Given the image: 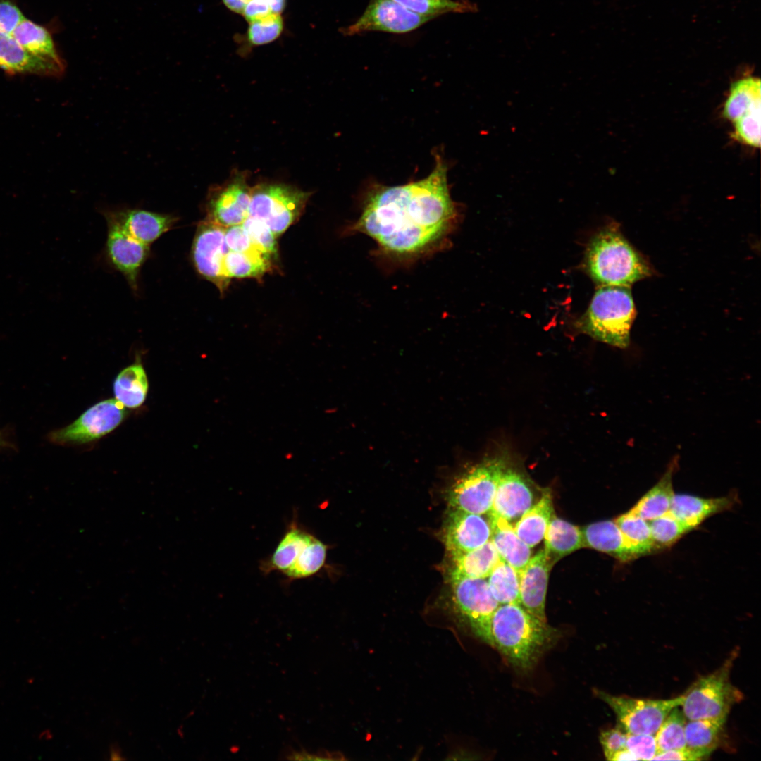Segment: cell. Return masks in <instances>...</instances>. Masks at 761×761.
<instances>
[{"instance_id":"7c38bea8","label":"cell","mask_w":761,"mask_h":761,"mask_svg":"<svg viewBox=\"0 0 761 761\" xmlns=\"http://www.w3.org/2000/svg\"><path fill=\"white\" fill-rule=\"evenodd\" d=\"M431 20L392 0H370L362 15L354 23L344 28L342 32L347 35L371 31L403 34L419 28Z\"/></svg>"},{"instance_id":"4dcf8cb0","label":"cell","mask_w":761,"mask_h":761,"mask_svg":"<svg viewBox=\"0 0 761 761\" xmlns=\"http://www.w3.org/2000/svg\"><path fill=\"white\" fill-rule=\"evenodd\" d=\"M272 257L259 249L243 252L228 250L223 263L224 275L228 280L262 276L270 269Z\"/></svg>"},{"instance_id":"ffe728a7","label":"cell","mask_w":761,"mask_h":761,"mask_svg":"<svg viewBox=\"0 0 761 761\" xmlns=\"http://www.w3.org/2000/svg\"><path fill=\"white\" fill-rule=\"evenodd\" d=\"M491 540L474 550L447 552L445 574L450 582L460 578L486 579L500 560Z\"/></svg>"},{"instance_id":"f6af8a7d","label":"cell","mask_w":761,"mask_h":761,"mask_svg":"<svg viewBox=\"0 0 761 761\" xmlns=\"http://www.w3.org/2000/svg\"><path fill=\"white\" fill-rule=\"evenodd\" d=\"M706 757L705 754L700 751L685 747L681 749L657 753L652 760H700Z\"/></svg>"},{"instance_id":"836d02e7","label":"cell","mask_w":761,"mask_h":761,"mask_svg":"<svg viewBox=\"0 0 761 761\" xmlns=\"http://www.w3.org/2000/svg\"><path fill=\"white\" fill-rule=\"evenodd\" d=\"M490 591L499 605L520 604L519 574L500 559L488 576Z\"/></svg>"},{"instance_id":"7dc6e473","label":"cell","mask_w":761,"mask_h":761,"mask_svg":"<svg viewBox=\"0 0 761 761\" xmlns=\"http://www.w3.org/2000/svg\"><path fill=\"white\" fill-rule=\"evenodd\" d=\"M607 760L613 761L637 760L636 757L626 748L613 753L607 758Z\"/></svg>"},{"instance_id":"f1b7e54d","label":"cell","mask_w":761,"mask_h":761,"mask_svg":"<svg viewBox=\"0 0 761 761\" xmlns=\"http://www.w3.org/2000/svg\"><path fill=\"white\" fill-rule=\"evenodd\" d=\"M546 555L552 563L584 547L582 531L552 515L544 536Z\"/></svg>"},{"instance_id":"8992f818","label":"cell","mask_w":761,"mask_h":761,"mask_svg":"<svg viewBox=\"0 0 761 761\" xmlns=\"http://www.w3.org/2000/svg\"><path fill=\"white\" fill-rule=\"evenodd\" d=\"M507 466L504 457L495 456L466 469L446 490L449 507L481 515L489 513L500 478Z\"/></svg>"},{"instance_id":"4fadbf2b","label":"cell","mask_w":761,"mask_h":761,"mask_svg":"<svg viewBox=\"0 0 761 761\" xmlns=\"http://www.w3.org/2000/svg\"><path fill=\"white\" fill-rule=\"evenodd\" d=\"M225 229L209 220L202 221L198 225L191 250L197 271L220 290L224 289L229 282L223 268V259L228 251Z\"/></svg>"},{"instance_id":"e575fe53","label":"cell","mask_w":761,"mask_h":761,"mask_svg":"<svg viewBox=\"0 0 761 761\" xmlns=\"http://www.w3.org/2000/svg\"><path fill=\"white\" fill-rule=\"evenodd\" d=\"M327 548L326 544L312 536L294 564L284 574L290 580L316 574L324 565Z\"/></svg>"},{"instance_id":"74e56055","label":"cell","mask_w":761,"mask_h":761,"mask_svg":"<svg viewBox=\"0 0 761 761\" xmlns=\"http://www.w3.org/2000/svg\"><path fill=\"white\" fill-rule=\"evenodd\" d=\"M649 524L652 537L658 552L672 547L684 535L694 530L687 524L676 519L669 512L649 521Z\"/></svg>"},{"instance_id":"277c9868","label":"cell","mask_w":761,"mask_h":761,"mask_svg":"<svg viewBox=\"0 0 761 761\" xmlns=\"http://www.w3.org/2000/svg\"><path fill=\"white\" fill-rule=\"evenodd\" d=\"M636 314L630 287L602 286L595 293L579 327L599 341L624 349L630 343Z\"/></svg>"},{"instance_id":"8fae6325","label":"cell","mask_w":761,"mask_h":761,"mask_svg":"<svg viewBox=\"0 0 761 761\" xmlns=\"http://www.w3.org/2000/svg\"><path fill=\"white\" fill-rule=\"evenodd\" d=\"M252 187L245 171H235L211 187L206 202V220L223 227L241 225L248 216Z\"/></svg>"},{"instance_id":"ba28073f","label":"cell","mask_w":761,"mask_h":761,"mask_svg":"<svg viewBox=\"0 0 761 761\" xmlns=\"http://www.w3.org/2000/svg\"><path fill=\"white\" fill-rule=\"evenodd\" d=\"M598 697L616 714L619 726L632 734H655L670 711L681 706L683 694L672 699L636 698L597 690Z\"/></svg>"},{"instance_id":"d590c367","label":"cell","mask_w":761,"mask_h":761,"mask_svg":"<svg viewBox=\"0 0 761 761\" xmlns=\"http://www.w3.org/2000/svg\"><path fill=\"white\" fill-rule=\"evenodd\" d=\"M405 8L431 19L447 13H474L477 5L469 0H392Z\"/></svg>"},{"instance_id":"44dd1931","label":"cell","mask_w":761,"mask_h":761,"mask_svg":"<svg viewBox=\"0 0 761 761\" xmlns=\"http://www.w3.org/2000/svg\"><path fill=\"white\" fill-rule=\"evenodd\" d=\"M0 68L11 74L59 76L62 66L25 50L11 35L0 34Z\"/></svg>"},{"instance_id":"7bdbcfd3","label":"cell","mask_w":761,"mask_h":761,"mask_svg":"<svg viewBox=\"0 0 761 761\" xmlns=\"http://www.w3.org/2000/svg\"><path fill=\"white\" fill-rule=\"evenodd\" d=\"M627 734L628 733L619 725L600 733L599 740L606 759L613 753L626 748Z\"/></svg>"},{"instance_id":"f5cc1de1","label":"cell","mask_w":761,"mask_h":761,"mask_svg":"<svg viewBox=\"0 0 761 761\" xmlns=\"http://www.w3.org/2000/svg\"><path fill=\"white\" fill-rule=\"evenodd\" d=\"M330 760H342L343 759L342 755L339 752H334L330 754Z\"/></svg>"},{"instance_id":"2e32d148","label":"cell","mask_w":761,"mask_h":761,"mask_svg":"<svg viewBox=\"0 0 761 761\" xmlns=\"http://www.w3.org/2000/svg\"><path fill=\"white\" fill-rule=\"evenodd\" d=\"M533 502V494L527 479L507 466L500 478L489 513L511 522L519 519Z\"/></svg>"},{"instance_id":"d6a6232c","label":"cell","mask_w":761,"mask_h":761,"mask_svg":"<svg viewBox=\"0 0 761 761\" xmlns=\"http://www.w3.org/2000/svg\"><path fill=\"white\" fill-rule=\"evenodd\" d=\"M614 521L638 558L658 552L652 537L649 521L629 509L618 516Z\"/></svg>"},{"instance_id":"816d5d0a","label":"cell","mask_w":761,"mask_h":761,"mask_svg":"<svg viewBox=\"0 0 761 761\" xmlns=\"http://www.w3.org/2000/svg\"><path fill=\"white\" fill-rule=\"evenodd\" d=\"M316 755L321 759V760H330L329 752L323 748H321L317 752Z\"/></svg>"},{"instance_id":"e0dca14e","label":"cell","mask_w":761,"mask_h":761,"mask_svg":"<svg viewBox=\"0 0 761 761\" xmlns=\"http://www.w3.org/2000/svg\"><path fill=\"white\" fill-rule=\"evenodd\" d=\"M553 563L544 550L531 557L519 574L520 605L531 614L547 621L545 599L549 572Z\"/></svg>"},{"instance_id":"f546056e","label":"cell","mask_w":761,"mask_h":761,"mask_svg":"<svg viewBox=\"0 0 761 761\" xmlns=\"http://www.w3.org/2000/svg\"><path fill=\"white\" fill-rule=\"evenodd\" d=\"M148 388L147 376L140 362L123 369L113 382L116 400L124 407L131 409L137 408L143 404Z\"/></svg>"},{"instance_id":"83f0119b","label":"cell","mask_w":761,"mask_h":761,"mask_svg":"<svg viewBox=\"0 0 761 761\" xmlns=\"http://www.w3.org/2000/svg\"><path fill=\"white\" fill-rule=\"evenodd\" d=\"M11 36L31 54L65 66L51 34L44 27L25 18L16 27Z\"/></svg>"},{"instance_id":"db71d44e","label":"cell","mask_w":761,"mask_h":761,"mask_svg":"<svg viewBox=\"0 0 761 761\" xmlns=\"http://www.w3.org/2000/svg\"><path fill=\"white\" fill-rule=\"evenodd\" d=\"M4 445H5V443H4L3 438H1V435L0 434V446Z\"/></svg>"},{"instance_id":"5bb4252c","label":"cell","mask_w":761,"mask_h":761,"mask_svg":"<svg viewBox=\"0 0 761 761\" xmlns=\"http://www.w3.org/2000/svg\"><path fill=\"white\" fill-rule=\"evenodd\" d=\"M104 215L108 226V258L135 291L140 271L149 254V246L130 236L107 211Z\"/></svg>"},{"instance_id":"1f68e13d","label":"cell","mask_w":761,"mask_h":761,"mask_svg":"<svg viewBox=\"0 0 761 761\" xmlns=\"http://www.w3.org/2000/svg\"><path fill=\"white\" fill-rule=\"evenodd\" d=\"M727 717L688 720L685 726L686 747L707 757L717 748Z\"/></svg>"},{"instance_id":"b9f144b4","label":"cell","mask_w":761,"mask_h":761,"mask_svg":"<svg viewBox=\"0 0 761 761\" xmlns=\"http://www.w3.org/2000/svg\"><path fill=\"white\" fill-rule=\"evenodd\" d=\"M225 241L230 251L243 252L259 249L252 243L242 224L227 227L225 229Z\"/></svg>"},{"instance_id":"d6986e66","label":"cell","mask_w":761,"mask_h":761,"mask_svg":"<svg viewBox=\"0 0 761 761\" xmlns=\"http://www.w3.org/2000/svg\"><path fill=\"white\" fill-rule=\"evenodd\" d=\"M738 502V496L735 491L718 497L674 494L669 512L695 529L705 519L731 509Z\"/></svg>"},{"instance_id":"52a82bcc","label":"cell","mask_w":761,"mask_h":761,"mask_svg":"<svg viewBox=\"0 0 761 761\" xmlns=\"http://www.w3.org/2000/svg\"><path fill=\"white\" fill-rule=\"evenodd\" d=\"M310 193L280 183L252 187L248 216L265 223L278 237L302 214Z\"/></svg>"},{"instance_id":"ee69618b","label":"cell","mask_w":761,"mask_h":761,"mask_svg":"<svg viewBox=\"0 0 761 761\" xmlns=\"http://www.w3.org/2000/svg\"><path fill=\"white\" fill-rule=\"evenodd\" d=\"M25 17L12 2L0 0V34L11 35Z\"/></svg>"},{"instance_id":"681fc988","label":"cell","mask_w":761,"mask_h":761,"mask_svg":"<svg viewBox=\"0 0 761 761\" xmlns=\"http://www.w3.org/2000/svg\"><path fill=\"white\" fill-rule=\"evenodd\" d=\"M272 13L280 15L285 7L286 0H266Z\"/></svg>"},{"instance_id":"30bf717a","label":"cell","mask_w":761,"mask_h":761,"mask_svg":"<svg viewBox=\"0 0 761 761\" xmlns=\"http://www.w3.org/2000/svg\"><path fill=\"white\" fill-rule=\"evenodd\" d=\"M125 416L122 404L114 399L105 400L89 407L70 424L52 431L49 438L58 445L87 443L113 431Z\"/></svg>"},{"instance_id":"cb8c5ba5","label":"cell","mask_w":761,"mask_h":761,"mask_svg":"<svg viewBox=\"0 0 761 761\" xmlns=\"http://www.w3.org/2000/svg\"><path fill=\"white\" fill-rule=\"evenodd\" d=\"M760 80L753 76L734 82L724 104L722 116L732 123L760 113Z\"/></svg>"},{"instance_id":"6da1fadb","label":"cell","mask_w":761,"mask_h":761,"mask_svg":"<svg viewBox=\"0 0 761 761\" xmlns=\"http://www.w3.org/2000/svg\"><path fill=\"white\" fill-rule=\"evenodd\" d=\"M447 172L445 161L435 154V166L426 178L400 185L373 186L352 231L368 235L385 254L398 257L416 256L435 248L457 216Z\"/></svg>"},{"instance_id":"bcb514c9","label":"cell","mask_w":761,"mask_h":761,"mask_svg":"<svg viewBox=\"0 0 761 761\" xmlns=\"http://www.w3.org/2000/svg\"><path fill=\"white\" fill-rule=\"evenodd\" d=\"M271 10L266 0H249L242 15L248 23L265 18L271 14Z\"/></svg>"},{"instance_id":"7a4b0ae2","label":"cell","mask_w":761,"mask_h":761,"mask_svg":"<svg viewBox=\"0 0 761 761\" xmlns=\"http://www.w3.org/2000/svg\"><path fill=\"white\" fill-rule=\"evenodd\" d=\"M490 646L514 668L528 672L552 648L561 631L528 612L520 604L499 605L490 624Z\"/></svg>"},{"instance_id":"f35d334b","label":"cell","mask_w":761,"mask_h":761,"mask_svg":"<svg viewBox=\"0 0 761 761\" xmlns=\"http://www.w3.org/2000/svg\"><path fill=\"white\" fill-rule=\"evenodd\" d=\"M249 23L247 38L253 45H263L274 41L280 36L283 27L280 15L274 13Z\"/></svg>"},{"instance_id":"4316f807","label":"cell","mask_w":761,"mask_h":761,"mask_svg":"<svg viewBox=\"0 0 761 761\" xmlns=\"http://www.w3.org/2000/svg\"><path fill=\"white\" fill-rule=\"evenodd\" d=\"M552 513V495L546 489L539 501L521 515L514 529L528 547H533L543 539Z\"/></svg>"},{"instance_id":"8d00e7d4","label":"cell","mask_w":761,"mask_h":761,"mask_svg":"<svg viewBox=\"0 0 761 761\" xmlns=\"http://www.w3.org/2000/svg\"><path fill=\"white\" fill-rule=\"evenodd\" d=\"M686 717L679 707L670 711L655 734L657 753L686 747Z\"/></svg>"},{"instance_id":"9a60e30c","label":"cell","mask_w":761,"mask_h":761,"mask_svg":"<svg viewBox=\"0 0 761 761\" xmlns=\"http://www.w3.org/2000/svg\"><path fill=\"white\" fill-rule=\"evenodd\" d=\"M490 521L481 514L449 507L445 514L441 538L447 552H468L490 540Z\"/></svg>"},{"instance_id":"ab89813d","label":"cell","mask_w":761,"mask_h":761,"mask_svg":"<svg viewBox=\"0 0 761 761\" xmlns=\"http://www.w3.org/2000/svg\"><path fill=\"white\" fill-rule=\"evenodd\" d=\"M242 225L252 243L261 251L271 256L277 254L276 236L261 220L248 216Z\"/></svg>"},{"instance_id":"ac0fdd59","label":"cell","mask_w":761,"mask_h":761,"mask_svg":"<svg viewBox=\"0 0 761 761\" xmlns=\"http://www.w3.org/2000/svg\"><path fill=\"white\" fill-rule=\"evenodd\" d=\"M130 236L149 246L178 221L171 214L138 209L107 211Z\"/></svg>"},{"instance_id":"d4e9b609","label":"cell","mask_w":761,"mask_h":761,"mask_svg":"<svg viewBox=\"0 0 761 761\" xmlns=\"http://www.w3.org/2000/svg\"><path fill=\"white\" fill-rule=\"evenodd\" d=\"M678 465L673 460L660 479L630 509L641 518L651 521L668 513L674 495L672 478Z\"/></svg>"},{"instance_id":"484cf974","label":"cell","mask_w":761,"mask_h":761,"mask_svg":"<svg viewBox=\"0 0 761 761\" xmlns=\"http://www.w3.org/2000/svg\"><path fill=\"white\" fill-rule=\"evenodd\" d=\"M313 535L292 521L269 558L260 565L266 574L278 571L283 574L294 564Z\"/></svg>"},{"instance_id":"5b68a950","label":"cell","mask_w":761,"mask_h":761,"mask_svg":"<svg viewBox=\"0 0 761 761\" xmlns=\"http://www.w3.org/2000/svg\"><path fill=\"white\" fill-rule=\"evenodd\" d=\"M737 654L734 650L722 666L699 677L683 694L681 706L688 720L727 717L732 706L743 699L730 679Z\"/></svg>"},{"instance_id":"60d3db41","label":"cell","mask_w":761,"mask_h":761,"mask_svg":"<svg viewBox=\"0 0 761 761\" xmlns=\"http://www.w3.org/2000/svg\"><path fill=\"white\" fill-rule=\"evenodd\" d=\"M626 747L637 760H652L657 753L655 734H628Z\"/></svg>"},{"instance_id":"3957f363","label":"cell","mask_w":761,"mask_h":761,"mask_svg":"<svg viewBox=\"0 0 761 761\" xmlns=\"http://www.w3.org/2000/svg\"><path fill=\"white\" fill-rule=\"evenodd\" d=\"M585 266L600 287H631L652 275L647 260L624 237L615 223L603 228L591 239L586 249Z\"/></svg>"},{"instance_id":"f907efd6","label":"cell","mask_w":761,"mask_h":761,"mask_svg":"<svg viewBox=\"0 0 761 761\" xmlns=\"http://www.w3.org/2000/svg\"><path fill=\"white\" fill-rule=\"evenodd\" d=\"M295 751H294V750L291 747L287 746L283 749L282 758L291 760V758L295 754Z\"/></svg>"},{"instance_id":"c3c4849f","label":"cell","mask_w":761,"mask_h":761,"mask_svg":"<svg viewBox=\"0 0 761 761\" xmlns=\"http://www.w3.org/2000/svg\"><path fill=\"white\" fill-rule=\"evenodd\" d=\"M225 6L230 11L241 13L249 0H222Z\"/></svg>"},{"instance_id":"7402d4cb","label":"cell","mask_w":761,"mask_h":761,"mask_svg":"<svg viewBox=\"0 0 761 761\" xmlns=\"http://www.w3.org/2000/svg\"><path fill=\"white\" fill-rule=\"evenodd\" d=\"M584 547L607 553L621 562L638 558L614 520L590 524L582 530Z\"/></svg>"},{"instance_id":"9c48e42d","label":"cell","mask_w":761,"mask_h":761,"mask_svg":"<svg viewBox=\"0 0 761 761\" xmlns=\"http://www.w3.org/2000/svg\"><path fill=\"white\" fill-rule=\"evenodd\" d=\"M456 610L471 633L491 645L490 624L498 602L493 597L486 579L460 578L450 581Z\"/></svg>"},{"instance_id":"603a6c76","label":"cell","mask_w":761,"mask_h":761,"mask_svg":"<svg viewBox=\"0 0 761 761\" xmlns=\"http://www.w3.org/2000/svg\"><path fill=\"white\" fill-rule=\"evenodd\" d=\"M489 521L490 540L500 558L519 573L531 557V547L517 536L514 527L506 519L490 514Z\"/></svg>"}]
</instances>
